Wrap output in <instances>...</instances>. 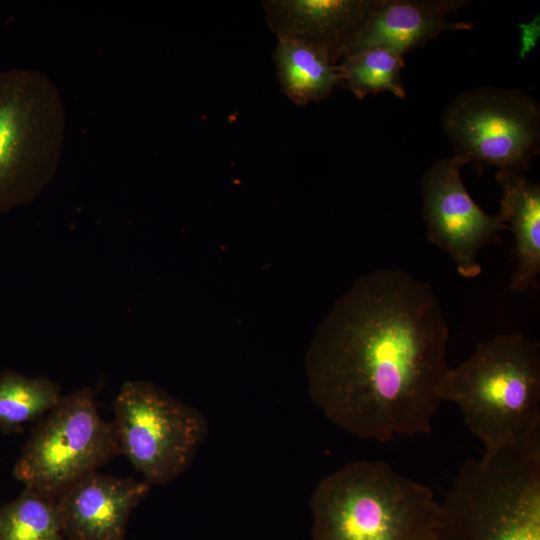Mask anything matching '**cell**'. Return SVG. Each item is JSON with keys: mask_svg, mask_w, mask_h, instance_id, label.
<instances>
[{"mask_svg": "<svg viewBox=\"0 0 540 540\" xmlns=\"http://www.w3.org/2000/svg\"><path fill=\"white\" fill-rule=\"evenodd\" d=\"M445 401L455 403L484 453L540 432V345L521 333L494 336L449 368Z\"/></svg>", "mask_w": 540, "mask_h": 540, "instance_id": "obj_4", "label": "cell"}, {"mask_svg": "<svg viewBox=\"0 0 540 540\" xmlns=\"http://www.w3.org/2000/svg\"><path fill=\"white\" fill-rule=\"evenodd\" d=\"M501 187L499 214L515 237V270L509 289H538L540 274V186L523 173L498 171Z\"/></svg>", "mask_w": 540, "mask_h": 540, "instance_id": "obj_13", "label": "cell"}, {"mask_svg": "<svg viewBox=\"0 0 540 540\" xmlns=\"http://www.w3.org/2000/svg\"><path fill=\"white\" fill-rule=\"evenodd\" d=\"M404 56L385 48H373L346 55L337 64L340 87L362 99L369 94L389 92L405 99L401 74Z\"/></svg>", "mask_w": 540, "mask_h": 540, "instance_id": "obj_17", "label": "cell"}, {"mask_svg": "<svg viewBox=\"0 0 540 540\" xmlns=\"http://www.w3.org/2000/svg\"><path fill=\"white\" fill-rule=\"evenodd\" d=\"M448 336L430 284L403 269L371 271L336 300L310 341V398L363 439L430 432L445 401Z\"/></svg>", "mask_w": 540, "mask_h": 540, "instance_id": "obj_1", "label": "cell"}, {"mask_svg": "<svg viewBox=\"0 0 540 540\" xmlns=\"http://www.w3.org/2000/svg\"><path fill=\"white\" fill-rule=\"evenodd\" d=\"M442 126L456 156L499 171L523 173L539 151V105L520 90L461 93L446 108Z\"/></svg>", "mask_w": 540, "mask_h": 540, "instance_id": "obj_8", "label": "cell"}, {"mask_svg": "<svg viewBox=\"0 0 540 540\" xmlns=\"http://www.w3.org/2000/svg\"><path fill=\"white\" fill-rule=\"evenodd\" d=\"M112 425L119 454L150 485H166L181 476L208 434L199 410L143 380L121 385Z\"/></svg>", "mask_w": 540, "mask_h": 540, "instance_id": "obj_6", "label": "cell"}, {"mask_svg": "<svg viewBox=\"0 0 540 540\" xmlns=\"http://www.w3.org/2000/svg\"><path fill=\"white\" fill-rule=\"evenodd\" d=\"M469 161L454 155L434 163L422 180L423 217L428 240L445 250L465 278L477 277L480 250L501 242L500 232L508 229L500 214L485 213L464 186L461 167Z\"/></svg>", "mask_w": 540, "mask_h": 540, "instance_id": "obj_9", "label": "cell"}, {"mask_svg": "<svg viewBox=\"0 0 540 540\" xmlns=\"http://www.w3.org/2000/svg\"><path fill=\"white\" fill-rule=\"evenodd\" d=\"M274 61L283 93L297 105L324 100L340 87L337 64L313 45L278 38Z\"/></svg>", "mask_w": 540, "mask_h": 540, "instance_id": "obj_14", "label": "cell"}, {"mask_svg": "<svg viewBox=\"0 0 540 540\" xmlns=\"http://www.w3.org/2000/svg\"><path fill=\"white\" fill-rule=\"evenodd\" d=\"M439 502L432 490L382 461L349 462L310 497L312 540H428Z\"/></svg>", "mask_w": 540, "mask_h": 540, "instance_id": "obj_3", "label": "cell"}, {"mask_svg": "<svg viewBox=\"0 0 540 540\" xmlns=\"http://www.w3.org/2000/svg\"><path fill=\"white\" fill-rule=\"evenodd\" d=\"M0 540H66L56 498L24 486L0 506Z\"/></svg>", "mask_w": 540, "mask_h": 540, "instance_id": "obj_16", "label": "cell"}, {"mask_svg": "<svg viewBox=\"0 0 540 540\" xmlns=\"http://www.w3.org/2000/svg\"><path fill=\"white\" fill-rule=\"evenodd\" d=\"M464 4L459 0H376L345 56L373 48L404 56L446 31L472 29L471 23L455 20Z\"/></svg>", "mask_w": 540, "mask_h": 540, "instance_id": "obj_11", "label": "cell"}, {"mask_svg": "<svg viewBox=\"0 0 540 540\" xmlns=\"http://www.w3.org/2000/svg\"><path fill=\"white\" fill-rule=\"evenodd\" d=\"M65 119L48 76L25 68L0 71V216L33 202L52 182Z\"/></svg>", "mask_w": 540, "mask_h": 540, "instance_id": "obj_5", "label": "cell"}, {"mask_svg": "<svg viewBox=\"0 0 540 540\" xmlns=\"http://www.w3.org/2000/svg\"><path fill=\"white\" fill-rule=\"evenodd\" d=\"M376 0H267V22L277 38L324 50L338 64Z\"/></svg>", "mask_w": 540, "mask_h": 540, "instance_id": "obj_12", "label": "cell"}, {"mask_svg": "<svg viewBox=\"0 0 540 540\" xmlns=\"http://www.w3.org/2000/svg\"><path fill=\"white\" fill-rule=\"evenodd\" d=\"M150 487L143 479L98 471L75 481L55 496L66 540H125L132 511Z\"/></svg>", "mask_w": 540, "mask_h": 540, "instance_id": "obj_10", "label": "cell"}, {"mask_svg": "<svg viewBox=\"0 0 540 540\" xmlns=\"http://www.w3.org/2000/svg\"><path fill=\"white\" fill-rule=\"evenodd\" d=\"M119 455L112 422L105 421L90 387L63 396L34 427L13 467L24 486L57 496Z\"/></svg>", "mask_w": 540, "mask_h": 540, "instance_id": "obj_7", "label": "cell"}, {"mask_svg": "<svg viewBox=\"0 0 540 540\" xmlns=\"http://www.w3.org/2000/svg\"><path fill=\"white\" fill-rule=\"evenodd\" d=\"M62 397L61 387L46 376L30 377L13 369L0 372V429L11 433L39 421Z\"/></svg>", "mask_w": 540, "mask_h": 540, "instance_id": "obj_15", "label": "cell"}, {"mask_svg": "<svg viewBox=\"0 0 540 540\" xmlns=\"http://www.w3.org/2000/svg\"><path fill=\"white\" fill-rule=\"evenodd\" d=\"M428 540H540V432L463 463Z\"/></svg>", "mask_w": 540, "mask_h": 540, "instance_id": "obj_2", "label": "cell"}]
</instances>
